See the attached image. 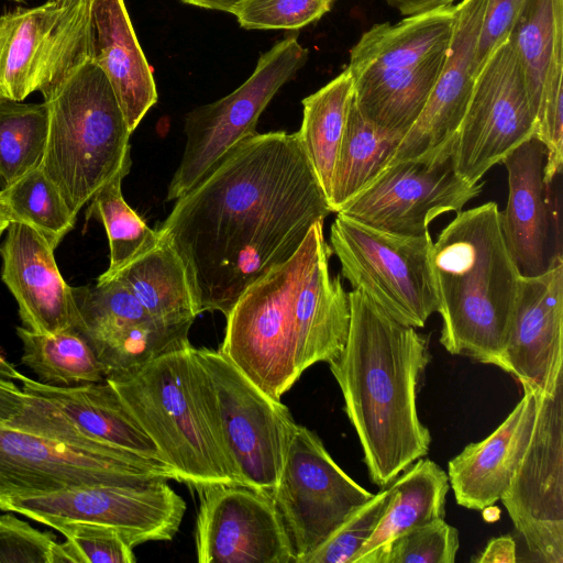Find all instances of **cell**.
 I'll list each match as a JSON object with an SVG mask.
<instances>
[{
	"mask_svg": "<svg viewBox=\"0 0 563 563\" xmlns=\"http://www.w3.org/2000/svg\"><path fill=\"white\" fill-rule=\"evenodd\" d=\"M330 212L298 133H256L178 198L158 231L184 264L197 314L227 318Z\"/></svg>",
	"mask_w": 563,
	"mask_h": 563,
	"instance_id": "obj_1",
	"label": "cell"
},
{
	"mask_svg": "<svg viewBox=\"0 0 563 563\" xmlns=\"http://www.w3.org/2000/svg\"><path fill=\"white\" fill-rule=\"evenodd\" d=\"M402 15L410 16L453 5L455 0H386Z\"/></svg>",
	"mask_w": 563,
	"mask_h": 563,
	"instance_id": "obj_44",
	"label": "cell"
},
{
	"mask_svg": "<svg viewBox=\"0 0 563 563\" xmlns=\"http://www.w3.org/2000/svg\"><path fill=\"white\" fill-rule=\"evenodd\" d=\"M454 145L426 157L386 165L336 213L373 228L406 235L426 233L445 212H460L482 192L483 183L461 178Z\"/></svg>",
	"mask_w": 563,
	"mask_h": 563,
	"instance_id": "obj_17",
	"label": "cell"
},
{
	"mask_svg": "<svg viewBox=\"0 0 563 563\" xmlns=\"http://www.w3.org/2000/svg\"><path fill=\"white\" fill-rule=\"evenodd\" d=\"M271 495L294 563H302L374 496L335 463L313 431L298 423Z\"/></svg>",
	"mask_w": 563,
	"mask_h": 563,
	"instance_id": "obj_13",
	"label": "cell"
},
{
	"mask_svg": "<svg viewBox=\"0 0 563 563\" xmlns=\"http://www.w3.org/2000/svg\"><path fill=\"white\" fill-rule=\"evenodd\" d=\"M113 278L128 287L145 309L164 323L191 327L198 316L184 264L161 232L153 246Z\"/></svg>",
	"mask_w": 563,
	"mask_h": 563,
	"instance_id": "obj_28",
	"label": "cell"
},
{
	"mask_svg": "<svg viewBox=\"0 0 563 563\" xmlns=\"http://www.w3.org/2000/svg\"><path fill=\"white\" fill-rule=\"evenodd\" d=\"M185 3L218 11L231 12L232 9L244 0H181Z\"/></svg>",
	"mask_w": 563,
	"mask_h": 563,
	"instance_id": "obj_45",
	"label": "cell"
},
{
	"mask_svg": "<svg viewBox=\"0 0 563 563\" xmlns=\"http://www.w3.org/2000/svg\"><path fill=\"white\" fill-rule=\"evenodd\" d=\"M16 334L23 347L21 361L38 382L71 387L106 379L103 366L77 329L42 334L18 327Z\"/></svg>",
	"mask_w": 563,
	"mask_h": 563,
	"instance_id": "obj_32",
	"label": "cell"
},
{
	"mask_svg": "<svg viewBox=\"0 0 563 563\" xmlns=\"http://www.w3.org/2000/svg\"><path fill=\"white\" fill-rule=\"evenodd\" d=\"M48 107L0 98V190L40 168L47 141Z\"/></svg>",
	"mask_w": 563,
	"mask_h": 563,
	"instance_id": "obj_33",
	"label": "cell"
},
{
	"mask_svg": "<svg viewBox=\"0 0 563 563\" xmlns=\"http://www.w3.org/2000/svg\"><path fill=\"white\" fill-rule=\"evenodd\" d=\"M49 1H58V0H49Z\"/></svg>",
	"mask_w": 563,
	"mask_h": 563,
	"instance_id": "obj_49",
	"label": "cell"
},
{
	"mask_svg": "<svg viewBox=\"0 0 563 563\" xmlns=\"http://www.w3.org/2000/svg\"><path fill=\"white\" fill-rule=\"evenodd\" d=\"M478 563H515L517 562L516 543L509 536L492 539L478 558Z\"/></svg>",
	"mask_w": 563,
	"mask_h": 563,
	"instance_id": "obj_43",
	"label": "cell"
},
{
	"mask_svg": "<svg viewBox=\"0 0 563 563\" xmlns=\"http://www.w3.org/2000/svg\"><path fill=\"white\" fill-rule=\"evenodd\" d=\"M486 0H461L445 60L421 114L387 165L454 145L476 78L475 54Z\"/></svg>",
	"mask_w": 563,
	"mask_h": 563,
	"instance_id": "obj_21",
	"label": "cell"
},
{
	"mask_svg": "<svg viewBox=\"0 0 563 563\" xmlns=\"http://www.w3.org/2000/svg\"><path fill=\"white\" fill-rule=\"evenodd\" d=\"M90 59L103 71L133 132L157 101L124 0H91Z\"/></svg>",
	"mask_w": 563,
	"mask_h": 563,
	"instance_id": "obj_26",
	"label": "cell"
},
{
	"mask_svg": "<svg viewBox=\"0 0 563 563\" xmlns=\"http://www.w3.org/2000/svg\"><path fill=\"white\" fill-rule=\"evenodd\" d=\"M10 219L7 214V212L3 210V208L0 205V238L5 232L7 228L10 224Z\"/></svg>",
	"mask_w": 563,
	"mask_h": 563,
	"instance_id": "obj_47",
	"label": "cell"
},
{
	"mask_svg": "<svg viewBox=\"0 0 563 563\" xmlns=\"http://www.w3.org/2000/svg\"><path fill=\"white\" fill-rule=\"evenodd\" d=\"M525 1L486 0L475 54L476 75L493 52L507 41Z\"/></svg>",
	"mask_w": 563,
	"mask_h": 563,
	"instance_id": "obj_41",
	"label": "cell"
},
{
	"mask_svg": "<svg viewBox=\"0 0 563 563\" xmlns=\"http://www.w3.org/2000/svg\"><path fill=\"white\" fill-rule=\"evenodd\" d=\"M352 101L353 81L346 68L302 100L297 133L328 200Z\"/></svg>",
	"mask_w": 563,
	"mask_h": 563,
	"instance_id": "obj_30",
	"label": "cell"
},
{
	"mask_svg": "<svg viewBox=\"0 0 563 563\" xmlns=\"http://www.w3.org/2000/svg\"><path fill=\"white\" fill-rule=\"evenodd\" d=\"M21 384L27 402L5 426L82 449L128 451L165 462L153 440L106 379L59 387L25 377Z\"/></svg>",
	"mask_w": 563,
	"mask_h": 563,
	"instance_id": "obj_14",
	"label": "cell"
},
{
	"mask_svg": "<svg viewBox=\"0 0 563 563\" xmlns=\"http://www.w3.org/2000/svg\"><path fill=\"white\" fill-rule=\"evenodd\" d=\"M213 393L216 413L240 484L272 494L297 423L220 350L194 347Z\"/></svg>",
	"mask_w": 563,
	"mask_h": 563,
	"instance_id": "obj_10",
	"label": "cell"
},
{
	"mask_svg": "<svg viewBox=\"0 0 563 563\" xmlns=\"http://www.w3.org/2000/svg\"><path fill=\"white\" fill-rule=\"evenodd\" d=\"M401 139L366 120L352 101L328 200L331 212H339L380 173Z\"/></svg>",
	"mask_w": 563,
	"mask_h": 563,
	"instance_id": "obj_31",
	"label": "cell"
},
{
	"mask_svg": "<svg viewBox=\"0 0 563 563\" xmlns=\"http://www.w3.org/2000/svg\"><path fill=\"white\" fill-rule=\"evenodd\" d=\"M54 249L30 225L11 221L0 245L1 280L14 297L24 328L53 334L78 322L73 287L63 278Z\"/></svg>",
	"mask_w": 563,
	"mask_h": 563,
	"instance_id": "obj_23",
	"label": "cell"
},
{
	"mask_svg": "<svg viewBox=\"0 0 563 563\" xmlns=\"http://www.w3.org/2000/svg\"><path fill=\"white\" fill-rule=\"evenodd\" d=\"M544 145L532 137L504 158L508 200L500 211L508 250L522 276L544 273L551 262V225L543 181Z\"/></svg>",
	"mask_w": 563,
	"mask_h": 563,
	"instance_id": "obj_25",
	"label": "cell"
},
{
	"mask_svg": "<svg viewBox=\"0 0 563 563\" xmlns=\"http://www.w3.org/2000/svg\"><path fill=\"white\" fill-rule=\"evenodd\" d=\"M347 294L346 341L328 364L369 478L384 488L429 452L431 434L419 419L417 391L431 355L416 328L393 319L362 290Z\"/></svg>",
	"mask_w": 563,
	"mask_h": 563,
	"instance_id": "obj_3",
	"label": "cell"
},
{
	"mask_svg": "<svg viewBox=\"0 0 563 563\" xmlns=\"http://www.w3.org/2000/svg\"><path fill=\"white\" fill-rule=\"evenodd\" d=\"M25 377L5 358L0 349V378L22 382Z\"/></svg>",
	"mask_w": 563,
	"mask_h": 563,
	"instance_id": "obj_46",
	"label": "cell"
},
{
	"mask_svg": "<svg viewBox=\"0 0 563 563\" xmlns=\"http://www.w3.org/2000/svg\"><path fill=\"white\" fill-rule=\"evenodd\" d=\"M65 537L58 543L54 563H134L133 547L124 534L109 526L90 522H59L52 526Z\"/></svg>",
	"mask_w": 563,
	"mask_h": 563,
	"instance_id": "obj_36",
	"label": "cell"
},
{
	"mask_svg": "<svg viewBox=\"0 0 563 563\" xmlns=\"http://www.w3.org/2000/svg\"><path fill=\"white\" fill-rule=\"evenodd\" d=\"M27 399V395L13 380L0 378V423L7 424L18 417Z\"/></svg>",
	"mask_w": 563,
	"mask_h": 563,
	"instance_id": "obj_42",
	"label": "cell"
},
{
	"mask_svg": "<svg viewBox=\"0 0 563 563\" xmlns=\"http://www.w3.org/2000/svg\"><path fill=\"white\" fill-rule=\"evenodd\" d=\"M430 265L442 318L441 344L451 354L505 369L521 274L497 203L457 212L432 243Z\"/></svg>",
	"mask_w": 563,
	"mask_h": 563,
	"instance_id": "obj_4",
	"label": "cell"
},
{
	"mask_svg": "<svg viewBox=\"0 0 563 563\" xmlns=\"http://www.w3.org/2000/svg\"><path fill=\"white\" fill-rule=\"evenodd\" d=\"M0 510L21 514L48 527L70 521L113 527L135 548L151 541H170L179 530L186 503L167 481H152L14 497L0 501Z\"/></svg>",
	"mask_w": 563,
	"mask_h": 563,
	"instance_id": "obj_15",
	"label": "cell"
},
{
	"mask_svg": "<svg viewBox=\"0 0 563 563\" xmlns=\"http://www.w3.org/2000/svg\"><path fill=\"white\" fill-rule=\"evenodd\" d=\"M177 481L165 462L78 448L0 423V501L99 484Z\"/></svg>",
	"mask_w": 563,
	"mask_h": 563,
	"instance_id": "obj_11",
	"label": "cell"
},
{
	"mask_svg": "<svg viewBox=\"0 0 563 563\" xmlns=\"http://www.w3.org/2000/svg\"><path fill=\"white\" fill-rule=\"evenodd\" d=\"M455 4L379 23L350 52L353 100L375 125L404 136L418 120L443 67Z\"/></svg>",
	"mask_w": 563,
	"mask_h": 563,
	"instance_id": "obj_7",
	"label": "cell"
},
{
	"mask_svg": "<svg viewBox=\"0 0 563 563\" xmlns=\"http://www.w3.org/2000/svg\"><path fill=\"white\" fill-rule=\"evenodd\" d=\"M523 396L487 438L466 445L448 463L450 487L456 503L482 511L500 500L530 441L539 389L522 383Z\"/></svg>",
	"mask_w": 563,
	"mask_h": 563,
	"instance_id": "obj_24",
	"label": "cell"
},
{
	"mask_svg": "<svg viewBox=\"0 0 563 563\" xmlns=\"http://www.w3.org/2000/svg\"><path fill=\"white\" fill-rule=\"evenodd\" d=\"M57 538L12 514L0 515V563H54Z\"/></svg>",
	"mask_w": 563,
	"mask_h": 563,
	"instance_id": "obj_40",
	"label": "cell"
},
{
	"mask_svg": "<svg viewBox=\"0 0 563 563\" xmlns=\"http://www.w3.org/2000/svg\"><path fill=\"white\" fill-rule=\"evenodd\" d=\"M330 242L342 277L399 323L422 328L437 311L429 231L398 234L338 213Z\"/></svg>",
	"mask_w": 563,
	"mask_h": 563,
	"instance_id": "obj_8",
	"label": "cell"
},
{
	"mask_svg": "<svg viewBox=\"0 0 563 563\" xmlns=\"http://www.w3.org/2000/svg\"><path fill=\"white\" fill-rule=\"evenodd\" d=\"M91 54V0H58L0 14V98L49 97Z\"/></svg>",
	"mask_w": 563,
	"mask_h": 563,
	"instance_id": "obj_9",
	"label": "cell"
},
{
	"mask_svg": "<svg viewBox=\"0 0 563 563\" xmlns=\"http://www.w3.org/2000/svg\"><path fill=\"white\" fill-rule=\"evenodd\" d=\"M10 1L18 2V3H26L31 0H10Z\"/></svg>",
	"mask_w": 563,
	"mask_h": 563,
	"instance_id": "obj_48",
	"label": "cell"
},
{
	"mask_svg": "<svg viewBox=\"0 0 563 563\" xmlns=\"http://www.w3.org/2000/svg\"><path fill=\"white\" fill-rule=\"evenodd\" d=\"M48 133L41 170L75 216L131 168V131L103 71L81 64L46 99Z\"/></svg>",
	"mask_w": 563,
	"mask_h": 563,
	"instance_id": "obj_6",
	"label": "cell"
},
{
	"mask_svg": "<svg viewBox=\"0 0 563 563\" xmlns=\"http://www.w3.org/2000/svg\"><path fill=\"white\" fill-rule=\"evenodd\" d=\"M504 362L505 372L545 394L563 382V263L520 276Z\"/></svg>",
	"mask_w": 563,
	"mask_h": 563,
	"instance_id": "obj_22",
	"label": "cell"
},
{
	"mask_svg": "<svg viewBox=\"0 0 563 563\" xmlns=\"http://www.w3.org/2000/svg\"><path fill=\"white\" fill-rule=\"evenodd\" d=\"M459 531L444 519H435L398 538L386 563H454Z\"/></svg>",
	"mask_w": 563,
	"mask_h": 563,
	"instance_id": "obj_39",
	"label": "cell"
},
{
	"mask_svg": "<svg viewBox=\"0 0 563 563\" xmlns=\"http://www.w3.org/2000/svg\"><path fill=\"white\" fill-rule=\"evenodd\" d=\"M525 76L507 38L478 70L454 143L453 164L476 184L514 150L536 137Z\"/></svg>",
	"mask_w": 563,
	"mask_h": 563,
	"instance_id": "obj_16",
	"label": "cell"
},
{
	"mask_svg": "<svg viewBox=\"0 0 563 563\" xmlns=\"http://www.w3.org/2000/svg\"><path fill=\"white\" fill-rule=\"evenodd\" d=\"M389 504L373 534L351 563H386L393 543L408 531L444 519L448 473L430 459H418L390 485Z\"/></svg>",
	"mask_w": 563,
	"mask_h": 563,
	"instance_id": "obj_27",
	"label": "cell"
},
{
	"mask_svg": "<svg viewBox=\"0 0 563 563\" xmlns=\"http://www.w3.org/2000/svg\"><path fill=\"white\" fill-rule=\"evenodd\" d=\"M500 500L530 553L563 563V382L539 389L530 441Z\"/></svg>",
	"mask_w": 563,
	"mask_h": 563,
	"instance_id": "obj_18",
	"label": "cell"
},
{
	"mask_svg": "<svg viewBox=\"0 0 563 563\" xmlns=\"http://www.w3.org/2000/svg\"><path fill=\"white\" fill-rule=\"evenodd\" d=\"M73 292L78 311L74 328L92 347L106 377L191 345L190 327L154 318L118 278L73 287Z\"/></svg>",
	"mask_w": 563,
	"mask_h": 563,
	"instance_id": "obj_19",
	"label": "cell"
},
{
	"mask_svg": "<svg viewBox=\"0 0 563 563\" xmlns=\"http://www.w3.org/2000/svg\"><path fill=\"white\" fill-rule=\"evenodd\" d=\"M0 205L10 221H19L35 229L54 250L76 223L77 216L41 168L0 190Z\"/></svg>",
	"mask_w": 563,
	"mask_h": 563,
	"instance_id": "obj_35",
	"label": "cell"
},
{
	"mask_svg": "<svg viewBox=\"0 0 563 563\" xmlns=\"http://www.w3.org/2000/svg\"><path fill=\"white\" fill-rule=\"evenodd\" d=\"M125 176L120 174L102 187L89 201L86 211V220L96 219L102 223L109 242V267L97 280L113 278L159 238L158 230L151 229L125 202L121 189Z\"/></svg>",
	"mask_w": 563,
	"mask_h": 563,
	"instance_id": "obj_34",
	"label": "cell"
},
{
	"mask_svg": "<svg viewBox=\"0 0 563 563\" xmlns=\"http://www.w3.org/2000/svg\"><path fill=\"white\" fill-rule=\"evenodd\" d=\"M307 59L308 49L297 36H287L261 55L252 75L234 91L185 115V150L169 183L167 201L185 195L225 153L257 133L262 112Z\"/></svg>",
	"mask_w": 563,
	"mask_h": 563,
	"instance_id": "obj_12",
	"label": "cell"
},
{
	"mask_svg": "<svg viewBox=\"0 0 563 563\" xmlns=\"http://www.w3.org/2000/svg\"><path fill=\"white\" fill-rule=\"evenodd\" d=\"M106 380L192 489L240 484L225 449L213 393L194 346L170 351Z\"/></svg>",
	"mask_w": 563,
	"mask_h": 563,
	"instance_id": "obj_5",
	"label": "cell"
},
{
	"mask_svg": "<svg viewBox=\"0 0 563 563\" xmlns=\"http://www.w3.org/2000/svg\"><path fill=\"white\" fill-rule=\"evenodd\" d=\"M390 497L391 493L388 486L374 494L369 500L354 510L302 563H351L373 534Z\"/></svg>",
	"mask_w": 563,
	"mask_h": 563,
	"instance_id": "obj_37",
	"label": "cell"
},
{
	"mask_svg": "<svg viewBox=\"0 0 563 563\" xmlns=\"http://www.w3.org/2000/svg\"><path fill=\"white\" fill-rule=\"evenodd\" d=\"M334 0H244L230 13L247 30H298L327 13Z\"/></svg>",
	"mask_w": 563,
	"mask_h": 563,
	"instance_id": "obj_38",
	"label": "cell"
},
{
	"mask_svg": "<svg viewBox=\"0 0 563 563\" xmlns=\"http://www.w3.org/2000/svg\"><path fill=\"white\" fill-rule=\"evenodd\" d=\"M323 222L289 260L251 284L227 317L219 350L275 399L308 367L338 356L346 341L349 294L330 273Z\"/></svg>",
	"mask_w": 563,
	"mask_h": 563,
	"instance_id": "obj_2",
	"label": "cell"
},
{
	"mask_svg": "<svg viewBox=\"0 0 563 563\" xmlns=\"http://www.w3.org/2000/svg\"><path fill=\"white\" fill-rule=\"evenodd\" d=\"M508 40L536 118L547 86L563 75V0H526Z\"/></svg>",
	"mask_w": 563,
	"mask_h": 563,
	"instance_id": "obj_29",
	"label": "cell"
},
{
	"mask_svg": "<svg viewBox=\"0 0 563 563\" xmlns=\"http://www.w3.org/2000/svg\"><path fill=\"white\" fill-rule=\"evenodd\" d=\"M195 490L199 563L294 562L271 494L243 484H211Z\"/></svg>",
	"mask_w": 563,
	"mask_h": 563,
	"instance_id": "obj_20",
	"label": "cell"
}]
</instances>
